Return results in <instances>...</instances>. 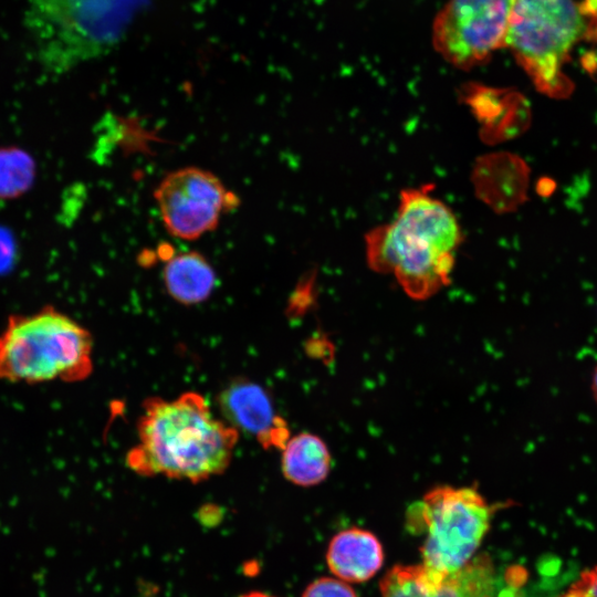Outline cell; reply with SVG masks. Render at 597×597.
Instances as JSON below:
<instances>
[{
  "mask_svg": "<svg viewBox=\"0 0 597 597\" xmlns=\"http://www.w3.org/2000/svg\"><path fill=\"white\" fill-rule=\"evenodd\" d=\"M147 0H30L24 24L41 66L63 74L108 53Z\"/></svg>",
  "mask_w": 597,
  "mask_h": 597,
  "instance_id": "3",
  "label": "cell"
},
{
  "mask_svg": "<svg viewBox=\"0 0 597 597\" xmlns=\"http://www.w3.org/2000/svg\"><path fill=\"white\" fill-rule=\"evenodd\" d=\"M326 559L335 576L345 582L360 583L370 579L380 569L384 549L373 533L353 527L332 538Z\"/></svg>",
  "mask_w": 597,
  "mask_h": 597,
  "instance_id": "11",
  "label": "cell"
},
{
  "mask_svg": "<svg viewBox=\"0 0 597 597\" xmlns=\"http://www.w3.org/2000/svg\"><path fill=\"white\" fill-rule=\"evenodd\" d=\"M92 353L91 333L52 305L12 314L0 332V380L82 381L93 371Z\"/></svg>",
  "mask_w": 597,
  "mask_h": 597,
  "instance_id": "5",
  "label": "cell"
},
{
  "mask_svg": "<svg viewBox=\"0 0 597 597\" xmlns=\"http://www.w3.org/2000/svg\"><path fill=\"white\" fill-rule=\"evenodd\" d=\"M461 230L454 213L429 187L404 190L396 219L366 237L367 261L392 273L405 292L425 300L446 286Z\"/></svg>",
  "mask_w": 597,
  "mask_h": 597,
  "instance_id": "2",
  "label": "cell"
},
{
  "mask_svg": "<svg viewBox=\"0 0 597 597\" xmlns=\"http://www.w3.org/2000/svg\"><path fill=\"white\" fill-rule=\"evenodd\" d=\"M137 434L138 443L127 454L133 471L195 483L223 473L239 440V432L216 418L195 391L146 399Z\"/></svg>",
  "mask_w": 597,
  "mask_h": 597,
  "instance_id": "1",
  "label": "cell"
},
{
  "mask_svg": "<svg viewBox=\"0 0 597 597\" xmlns=\"http://www.w3.org/2000/svg\"><path fill=\"white\" fill-rule=\"evenodd\" d=\"M164 285L176 302L196 305L205 302L217 286V274L207 258L198 251L172 255L163 270Z\"/></svg>",
  "mask_w": 597,
  "mask_h": 597,
  "instance_id": "12",
  "label": "cell"
},
{
  "mask_svg": "<svg viewBox=\"0 0 597 597\" xmlns=\"http://www.w3.org/2000/svg\"><path fill=\"white\" fill-rule=\"evenodd\" d=\"M493 507L474 489L441 485L430 490L410 509L411 525L421 526L422 564L454 574L465 567L489 527Z\"/></svg>",
  "mask_w": 597,
  "mask_h": 597,
  "instance_id": "6",
  "label": "cell"
},
{
  "mask_svg": "<svg viewBox=\"0 0 597 597\" xmlns=\"http://www.w3.org/2000/svg\"><path fill=\"white\" fill-rule=\"evenodd\" d=\"M302 597H357V595L345 582L323 577L311 583Z\"/></svg>",
  "mask_w": 597,
  "mask_h": 597,
  "instance_id": "15",
  "label": "cell"
},
{
  "mask_svg": "<svg viewBox=\"0 0 597 597\" xmlns=\"http://www.w3.org/2000/svg\"><path fill=\"white\" fill-rule=\"evenodd\" d=\"M36 161L17 145L0 146V201H12L27 195L36 179Z\"/></svg>",
  "mask_w": 597,
  "mask_h": 597,
  "instance_id": "14",
  "label": "cell"
},
{
  "mask_svg": "<svg viewBox=\"0 0 597 597\" xmlns=\"http://www.w3.org/2000/svg\"><path fill=\"white\" fill-rule=\"evenodd\" d=\"M469 568V567H468ZM473 567L444 574L421 565H396L380 582L381 597H481L482 579Z\"/></svg>",
  "mask_w": 597,
  "mask_h": 597,
  "instance_id": "10",
  "label": "cell"
},
{
  "mask_svg": "<svg viewBox=\"0 0 597 597\" xmlns=\"http://www.w3.org/2000/svg\"><path fill=\"white\" fill-rule=\"evenodd\" d=\"M160 218L174 237L195 240L213 231L221 216L239 205L213 172L196 166L167 174L154 191Z\"/></svg>",
  "mask_w": 597,
  "mask_h": 597,
  "instance_id": "8",
  "label": "cell"
},
{
  "mask_svg": "<svg viewBox=\"0 0 597 597\" xmlns=\"http://www.w3.org/2000/svg\"><path fill=\"white\" fill-rule=\"evenodd\" d=\"M281 469L290 482L311 486L327 476L331 469V453L325 442L308 432L289 439L282 449Z\"/></svg>",
  "mask_w": 597,
  "mask_h": 597,
  "instance_id": "13",
  "label": "cell"
},
{
  "mask_svg": "<svg viewBox=\"0 0 597 597\" xmlns=\"http://www.w3.org/2000/svg\"><path fill=\"white\" fill-rule=\"evenodd\" d=\"M583 42H597V0H514L506 46L538 90L564 96V67Z\"/></svg>",
  "mask_w": 597,
  "mask_h": 597,
  "instance_id": "4",
  "label": "cell"
},
{
  "mask_svg": "<svg viewBox=\"0 0 597 597\" xmlns=\"http://www.w3.org/2000/svg\"><path fill=\"white\" fill-rule=\"evenodd\" d=\"M218 406L226 423L254 438L263 448L283 449L290 439L287 423L259 384L233 379L218 395Z\"/></svg>",
  "mask_w": 597,
  "mask_h": 597,
  "instance_id": "9",
  "label": "cell"
},
{
  "mask_svg": "<svg viewBox=\"0 0 597 597\" xmlns=\"http://www.w3.org/2000/svg\"><path fill=\"white\" fill-rule=\"evenodd\" d=\"M591 391H593V396H594V399L597 404V366L594 370V374H593V380H591Z\"/></svg>",
  "mask_w": 597,
  "mask_h": 597,
  "instance_id": "18",
  "label": "cell"
},
{
  "mask_svg": "<svg viewBox=\"0 0 597 597\" xmlns=\"http://www.w3.org/2000/svg\"><path fill=\"white\" fill-rule=\"evenodd\" d=\"M514 0H449L432 28L434 49L457 67L470 69L506 46Z\"/></svg>",
  "mask_w": 597,
  "mask_h": 597,
  "instance_id": "7",
  "label": "cell"
},
{
  "mask_svg": "<svg viewBox=\"0 0 597 597\" xmlns=\"http://www.w3.org/2000/svg\"><path fill=\"white\" fill-rule=\"evenodd\" d=\"M240 597H274V596L266 594L264 591H260V590H251L249 593L241 595Z\"/></svg>",
  "mask_w": 597,
  "mask_h": 597,
  "instance_id": "17",
  "label": "cell"
},
{
  "mask_svg": "<svg viewBox=\"0 0 597 597\" xmlns=\"http://www.w3.org/2000/svg\"><path fill=\"white\" fill-rule=\"evenodd\" d=\"M565 597H597V569L584 574Z\"/></svg>",
  "mask_w": 597,
  "mask_h": 597,
  "instance_id": "16",
  "label": "cell"
}]
</instances>
